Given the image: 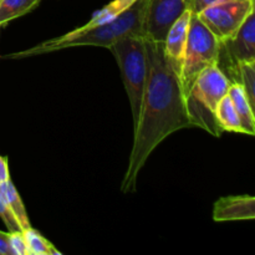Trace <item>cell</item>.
<instances>
[{
    "label": "cell",
    "mask_w": 255,
    "mask_h": 255,
    "mask_svg": "<svg viewBox=\"0 0 255 255\" xmlns=\"http://www.w3.org/2000/svg\"><path fill=\"white\" fill-rule=\"evenodd\" d=\"M40 2L41 0H0V27L29 14Z\"/></svg>",
    "instance_id": "5bb4252c"
},
{
    "label": "cell",
    "mask_w": 255,
    "mask_h": 255,
    "mask_svg": "<svg viewBox=\"0 0 255 255\" xmlns=\"http://www.w3.org/2000/svg\"><path fill=\"white\" fill-rule=\"evenodd\" d=\"M115 55L125 90L131 105L133 126L141 112L147 81V50L144 36H126L117 40L109 47Z\"/></svg>",
    "instance_id": "277c9868"
},
{
    "label": "cell",
    "mask_w": 255,
    "mask_h": 255,
    "mask_svg": "<svg viewBox=\"0 0 255 255\" xmlns=\"http://www.w3.org/2000/svg\"><path fill=\"white\" fill-rule=\"evenodd\" d=\"M26 241L27 248H29L30 255H60L59 251L54 247V244L50 243L45 237L37 231H35L32 227L21 231Z\"/></svg>",
    "instance_id": "2e32d148"
},
{
    "label": "cell",
    "mask_w": 255,
    "mask_h": 255,
    "mask_svg": "<svg viewBox=\"0 0 255 255\" xmlns=\"http://www.w3.org/2000/svg\"><path fill=\"white\" fill-rule=\"evenodd\" d=\"M144 39L148 71L141 112L133 126V144L121 183L124 193L136 191L139 172L161 142L176 131L192 127L181 66L167 56L163 41Z\"/></svg>",
    "instance_id": "6da1fadb"
},
{
    "label": "cell",
    "mask_w": 255,
    "mask_h": 255,
    "mask_svg": "<svg viewBox=\"0 0 255 255\" xmlns=\"http://www.w3.org/2000/svg\"><path fill=\"white\" fill-rule=\"evenodd\" d=\"M0 218L4 222V224L6 226L7 232H16L21 231L19 223L15 219L14 214L11 213V211L9 209V207L6 206V203L4 202V199L0 196Z\"/></svg>",
    "instance_id": "d6986e66"
},
{
    "label": "cell",
    "mask_w": 255,
    "mask_h": 255,
    "mask_svg": "<svg viewBox=\"0 0 255 255\" xmlns=\"http://www.w3.org/2000/svg\"><path fill=\"white\" fill-rule=\"evenodd\" d=\"M143 16L144 1L136 0L128 9L121 12L112 21L105 22L97 26L86 27V29L80 26L62 36L46 40L24 51L7 55V57L20 59V57L36 56V55L49 54V52L76 46H99L109 49L112 44L122 37L144 36Z\"/></svg>",
    "instance_id": "7a4b0ae2"
},
{
    "label": "cell",
    "mask_w": 255,
    "mask_h": 255,
    "mask_svg": "<svg viewBox=\"0 0 255 255\" xmlns=\"http://www.w3.org/2000/svg\"><path fill=\"white\" fill-rule=\"evenodd\" d=\"M10 179L9 166H7V158L0 156V184Z\"/></svg>",
    "instance_id": "ffe728a7"
},
{
    "label": "cell",
    "mask_w": 255,
    "mask_h": 255,
    "mask_svg": "<svg viewBox=\"0 0 255 255\" xmlns=\"http://www.w3.org/2000/svg\"><path fill=\"white\" fill-rule=\"evenodd\" d=\"M144 37L163 41L172 22L187 10L193 11L194 0H143Z\"/></svg>",
    "instance_id": "ba28073f"
},
{
    "label": "cell",
    "mask_w": 255,
    "mask_h": 255,
    "mask_svg": "<svg viewBox=\"0 0 255 255\" xmlns=\"http://www.w3.org/2000/svg\"><path fill=\"white\" fill-rule=\"evenodd\" d=\"M237 84L243 87L251 105L255 106V62H244L238 66Z\"/></svg>",
    "instance_id": "e0dca14e"
},
{
    "label": "cell",
    "mask_w": 255,
    "mask_h": 255,
    "mask_svg": "<svg viewBox=\"0 0 255 255\" xmlns=\"http://www.w3.org/2000/svg\"><path fill=\"white\" fill-rule=\"evenodd\" d=\"M216 120L218 124L219 128L223 132H236V133H244L243 127H242L241 120H239L238 114L234 109L229 96H224L221 100V102L217 106Z\"/></svg>",
    "instance_id": "4fadbf2b"
},
{
    "label": "cell",
    "mask_w": 255,
    "mask_h": 255,
    "mask_svg": "<svg viewBox=\"0 0 255 255\" xmlns=\"http://www.w3.org/2000/svg\"><path fill=\"white\" fill-rule=\"evenodd\" d=\"M228 96L238 114L239 120H241L242 127L246 134L254 136L255 134V116L254 109L249 102L243 87L239 84L234 82L231 84V87L228 90Z\"/></svg>",
    "instance_id": "8fae6325"
},
{
    "label": "cell",
    "mask_w": 255,
    "mask_h": 255,
    "mask_svg": "<svg viewBox=\"0 0 255 255\" xmlns=\"http://www.w3.org/2000/svg\"><path fill=\"white\" fill-rule=\"evenodd\" d=\"M219 40L201 21L196 12H192L188 39L181 62V81L184 95L189 92L197 76L207 67L217 64Z\"/></svg>",
    "instance_id": "5b68a950"
},
{
    "label": "cell",
    "mask_w": 255,
    "mask_h": 255,
    "mask_svg": "<svg viewBox=\"0 0 255 255\" xmlns=\"http://www.w3.org/2000/svg\"><path fill=\"white\" fill-rule=\"evenodd\" d=\"M0 196L4 199L6 206L9 207L11 213L14 214L21 231L30 228L31 223H30L29 216H27L26 209H25L24 203H22L21 197H20L19 192H17V189L15 188V186L10 179L0 184Z\"/></svg>",
    "instance_id": "7c38bea8"
},
{
    "label": "cell",
    "mask_w": 255,
    "mask_h": 255,
    "mask_svg": "<svg viewBox=\"0 0 255 255\" xmlns=\"http://www.w3.org/2000/svg\"><path fill=\"white\" fill-rule=\"evenodd\" d=\"M244 62H255L254 11L249 14L233 36L219 41V54L216 65L231 84H234L238 77V66Z\"/></svg>",
    "instance_id": "8992f818"
},
{
    "label": "cell",
    "mask_w": 255,
    "mask_h": 255,
    "mask_svg": "<svg viewBox=\"0 0 255 255\" xmlns=\"http://www.w3.org/2000/svg\"><path fill=\"white\" fill-rule=\"evenodd\" d=\"M192 10H187L179 17H177L167 30L166 37L163 40L164 51L167 56L173 62L181 66L183 59L184 49H186L187 39H188L189 22H191Z\"/></svg>",
    "instance_id": "30bf717a"
},
{
    "label": "cell",
    "mask_w": 255,
    "mask_h": 255,
    "mask_svg": "<svg viewBox=\"0 0 255 255\" xmlns=\"http://www.w3.org/2000/svg\"><path fill=\"white\" fill-rule=\"evenodd\" d=\"M255 218V198L253 196H227L214 203L213 221L236 222Z\"/></svg>",
    "instance_id": "9c48e42d"
},
{
    "label": "cell",
    "mask_w": 255,
    "mask_h": 255,
    "mask_svg": "<svg viewBox=\"0 0 255 255\" xmlns=\"http://www.w3.org/2000/svg\"><path fill=\"white\" fill-rule=\"evenodd\" d=\"M255 0H221L199 11L198 17L219 40L233 36L249 14L254 11Z\"/></svg>",
    "instance_id": "52a82bcc"
},
{
    "label": "cell",
    "mask_w": 255,
    "mask_h": 255,
    "mask_svg": "<svg viewBox=\"0 0 255 255\" xmlns=\"http://www.w3.org/2000/svg\"><path fill=\"white\" fill-rule=\"evenodd\" d=\"M7 241L12 255H30L26 241L21 231L7 232Z\"/></svg>",
    "instance_id": "ac0fdd59"
},
{
    "label": "cell",
    "mask_w": 255,
    "mask_h": 255,
    "mask_svg": "<svg viewBox=\"0 0 255 255\" xmlns=\"http://www.w3.org/2000/svg\"><path fill=\"white\" fill-rule=\"evenodd\" d=\"M221 0H194L193 4V12L198 14L199 11H202L203 9H206L209 5L214 4V2H218Z\"/></svg>",
    "instance_id": "7402d4cb"
},
{
    "label": "cell",
    "mask_w": 255,
    "mask_h": 255,
    "mask_svg": "<svg viewBox=\"0 0 255 255\" xmlns=\"http://www.w3.org/2000/svg\"><path fill=\"white\" fill-rule=\"evenodd\" d=\"M229 87L231 81L217 65L207 67L197 76L186 96L187 111L192 126L201 127L216 137L223 133L217 124L214 112L221 100L228 95Z\"/></svg>",
    "instance_id": "3957f363"
},
{
    "label": "cell",
    "mask_w": 255,
    "mask_h": 255,
    "mask_svg": "<svg viewBox=\"0 0 255 255\" xmlns=\"http://www.w3.org/2000/svg\"><path fill=\"white\" fill-rule=\"evenodd\" d=\"M134 1H136V0H112V1L109 2L106 6L101 7V9L97 10L96 12H94V15H92L91 19L89 20V22L82 25L81 27L86 29V27L97 26V25L112 21V20L116 19L121 12H124L126 9H128Z\"/></svg>",
    "instance_id": "9a60e30c"
},
{
    "label": "cell",
    "mask_w": 255,
    "mask_h": 255,
    "mask_svg": "<svg viewBox=\"0 0 255 255\" xmlns=\"http://www.w3.org/2000/svg\"><path fill=\"white\" fill-rule=\"evenodd\" d=\"M0 255H12L7 241V233L0 231Z\"/></svg>",
    "instance_id": "44dd1931"
}]
</instances>
